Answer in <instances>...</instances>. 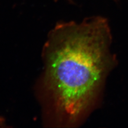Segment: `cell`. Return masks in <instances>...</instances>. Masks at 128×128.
<instances>
[{"label":"cell","mask_w":128,"mask_h":128,"mask_svg":"<svg viewBox=\"0 0 128 128\" xmlns=\"http://www.w3.org/2000/svg\"><path fill=\"white\" fill-rule=\"evenodd\" d=\"M112 44L110 24L103 16L61 22L51 30L36 90L46 126L79 127L100 108L107 78L118 64Z\"/></svg>","instance_id":"cell-1"},{"label":"cell","mask_w":128,"mask_h":128,"mask_svg":"<svg viewBox=\"0 0 128 128\" xmlns=\"http://www.w3.org/2000/svg\"><path fill=\"white\" fill-rule=\"evenodd\" d=\"M113 1H118V0H113Z\"/></svg>","instance_id":"cell-3"},{"label":"cell","mask_w":128,"mask_h":128,"mask_svg":"<svg viewBox=\"0 0 128 128\" xmlns=\"http://www.w3.org/2000/svg\"><path fill=\"white\" fill-rule=\"evenodd\" d=\"M55 1H58V0H55ZM67 1H68L69 2H72V0H67Z\"/></svg>","instance_id":"cell-2"}]
</instances>
